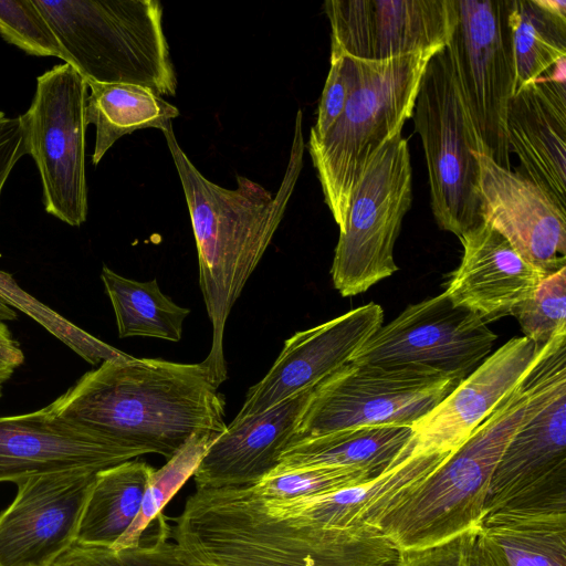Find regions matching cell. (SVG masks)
Instances as JSON below:
<instances>
[{
    "label": "cell",
    "instance_id": "cell-12",
    "mask_svg": "<svg viewBox=\"0 0 566 566\" xmlns=\"http://www.w3.org/2000/svg\"><path fill=\"white\" fill-rule=\"evenodd\" d=\"M458 384L451 378L349 361L312 389L287 448L346 428L411 427Z\"/></svg>",
    "mask_w": 566,
    "mask_h": 566
},
{
    "label": "cell",
    "instance_id": "cell-24",
    "mask_svg": "<svg viewBox=\"0 0 566 566\" xmlns=\"http://www.w3.org/2000/svg\"><path fill=\"white\" fill-rule=\"evenodd\" d=\"M412 434L410 426L401 424L336 430L287 448L270 474L308 468L345 467L366 471L376 478L412 454Z\"/></svg>",
    "mask_w": 566,
    "mask_h": 566
},
{
    "label": "cell",
    "instance_id": "cell-10",
    "mask_svg": "<svg viewBox=\"0 0 566 566\" xmlns=\"http://www.w3.org/2000/svg\"><path fill=\"white\" fill-rule=\"evenodd\" d=\"M86 80L70 64L36 78L29 109L20 115L23 140L39 170L44 209L78 227L87 217L85 174Z\"/></svg>",
    "mask_w": 566,
    "mask_h": 566
},
{
    "label": "cell",
    "instance_id": "cell-34",
    "mask_svg": "<svg viewBox=\"0 0 566 566\" xmlns=\"http://www.w3.org/2000/svg\"><path fill=\"white\" fill-rule=\"evenodd\" d=\"M397 566H507L481 525L442 543L400 552Z\"/></svg>",
    "mask_w": 566,
    "mask_h": 566
},
{
    "label": "cell",
    "instance_id": "cell-23",
    "mask_svg": "<svg viewBox=\"0 0 566 566\" xmlns=\"http://www.w3.org/2000/svg\"><path fill=\"white\" fill-rule=\"evenodd\" d=\"M454 451L412 453L376 478L325 494L293 500L258 497L276 516L324 526L378 527L382 517Z\"/></svg>",
    "mask_w": 566,
    "mask_h": 566
},
{
    "label": "cell",
    "instance_id": "cell-22",
    "mask_svg": "<svg viewBox=\"0 0 566 566\" xmlns=\"http://www.w3.org/2000/svg\"><path fill=\"white\" fill-rule=\"evenodd\" d=\"M313 388L227 424L192 475L196 490L247 488L269 475L289 447Z\"/></svg>",
    "mask_w": 566,
    "mask_h": 566
},
{
    "label": "cell",
    "instance_id": "cell-26",
    "mask_svg": "<svg viewBox=\"0 0 566 566\" xmlns=\"http://www.w3.org/2000/svg\"><path fill=\"white\" fill-rule=\"evenodd\" d=\"M480 525L507 566H566V504L500 510Z\"/></svg>",
    "mask_w": 566,
    "mask_h": 566
},
{
    "label": "cell",
    "instance_id": "cell-40",
    "mask_svg": "<svg viewBox=\"0 0 566 566\" xmlns=\"http://www.w3.org/2000/svg\"><path fill=\"white\" fill-rule=\"evenodd\" d=\"M17 317L15 312L3 298L0 297V322L11 321Z\"/></svg>",
    "mask_w": 566,
    "mask_h": 566
},
{
    "label": "cell",
    "instance_id": "cell-27",
    "mask_svg": "<svg viewBox=\"0 0 566 566\" xmlns=\"http://www.w3.org/2000/svg\"><path fill=\"white\" fill-rule=\"evenodd\" d=\"M86 125L95 126L92 164L96 166L109 148L123 136L137 129L172 126L179 109L151 90L123 83L86 81Z\"/></svg>",
    "mask_w": 566,
    "mask_h": 566
},
{
    "label": "cell",
    "instance_id": "cell-4",
    "mask_svg": "<svg viewBox=\"0 0 566 566\" xmlns=\"http://www.w3.org/2000/svg\"><path fill=\"white\" fill-rule=\"evenodd\" d=\"M527 375L440 468L382 517L378 527L400 551L436 545L481 524L494 469L528 412Z\"/></svg>",
    "mask_w": 566,
    "mask_h": 566
},
{
    "label": "cell",
    "instance_id": "cell-35",
    "mask_svg": "<svg viewBox=\"0 0 566 566\" xmlns=\"http://www.w3.org/2000/svg\"><path fill=\"white\" fill-rule=\"evenodd\" d=\"M0 297L9 305H14L25 311L38 322L45 325L51 333L60 337L93 365L102 360L129 359L133 357L77 328L63 317L56 315V313L52 311L46 313L45 311L49 308L45 306H36L35 308L30 301V295L21 291L11 275L2 271H0Z\"/></svg>",
    "mask_w": 566,
    "mask_h": 566
},
{
    "label": "cell",
    "instance_id": "cell-1",
    "mask_svg": "<svg viewBox=\"0 0 566 566\" xmlns=\"http://www.w3.org/2000/svg\"><path fill=\"white\" fill-rule=\"evenodd\" d=\"M224 405L201 363L132 357L103 361L48 406L135 458L168 460L195 432L222 433Z\"/></svg>",
    "mask_w": 566,
    "mask_h": 566
},
{
    "label": "cell",
    "instance_id": "cell-20",
    "mask_svg": "<svg viewBox=\"0 0 566 566\" xmlns=\"http://www.w3.org/2000/svg\"><path fill=\"white\" fill-rule=\"evenodd\" d=\"M542 77L518 88L506 115L514 170L552 195L566 208L565 60Z\"/></svg>",
    "mask_w": 566,
    "mask_h": 566
},
{
    "label": "cell",
    "instance_id": "cell-15",
    "mask_svg": "<svg viewBox=\"0 0 566 566\" xmlns=\"http://www.w3.org/2000/svg\"><path fill=\"white\" fill-rule=\"evenodd\" d=\"M96 472L67 470L15 483L14 500L0 513V566H53L69 552Z\"/></svg>",
    "mask_w": 566,
    "mask_h": 566
},
{
    "label": "cell",
    "instance_id": "cell-30",
    "mask_svg": "<svg viewBox=\"0 0 566 566\" xmlns=\"http://www.w3.org/2000/svg\"><path fill=\"white\" fill-rule=\"evenodd\" d=\"M221 433L212 430L195 432L148 481L143 502L135 521L115 543L112 549L135 547L153 522L164 514V509L176 493L193 475L201 459Z\"/></svg>",
    "mask_w": 566,
    "mask_h": 566
},
{
    "label": "cell",
    "instance_id": "cell-17",
    "mask_svg": "<svg viewBox=\"0 0 566 566\" xmlns=\"http://www.w3.org/2000/svg\"><path fill=\"white\" fill-rule=\"evenodd\" d=\"M475 156L482 220L545 276L566 268V208L515 170Z\"/></svg>",
    "mask_w": 566,
    "mask_h": 566
},
{
    "label": "cell",
    "instance_id": "cell-33",
    "mask_svg": "<svg viewBox=\"0 0 566 566\" xmlns=\"http://www.w3.org/2000/svg\"><path fill=\"white\" fill-rule=\"evenodd\" d=\"M511 315L518 321L524 337L539 347L566 334V268L546 276Z\"/></svg>",
    "mask_w": 566,
    "mask_h": 566
},
{
    "label": "cell",
    "instance_id": "cell-14",
    "mask_svg": "<svg viewBox=\"0 0 566 566\" xmlns=\"http://www.w3.org/2000/svg\"><path fill=\"white\" fill-rule=\"evenodd\" d=\"M331 55L365 61L433 53L447 46L457 0H328Z\"/></svg>",
    "mask_w": 566,
    "mask_h": 566
},
{
    "label": "cell",
    "instance_id": "cell-31",
    "mask_svg": "<svg viewBox=\"0 0 566 566\" xmlns=\"http://www.w3.org/2000/svg\"><path fill=\"white\" fill-rule=\"evenodd\" d=\"M135 547L112 549L74 545L55 566H205L171 537V526L164 514Z\"/></svg>",
    "mask_w": 566,
    "mask_h": 566
},
{
    "label": "cell",
    "instance_id": "cell-32",
    "mask_svg": "<svg viewBox=\"0 0 566 566\" xmlns=\"http://www.w3.org/2000/svg\"><path fill=\"white\" fill-rule=\"evenodd\" d=\"M370 479L369 473L359 469L322 467L270 474L247 488L263 500H293L338 491Z\"/></svg>",
    "mask_w": 566,
    "mask_h": 566
},
{
    "label": "cell",
    "instance_id": "cell-8",
    "mask_svg": "<svg viewBox=\"0 0 566 566\" xmlns=\"http://www.w3.org/2000/svg\"><path fill=\"white\" fill-rule=\"evenodd\" d=\"M411 117L424 150L433 217L460 238L483 220L478 143L447 48L429 60Z\"/></svg>",
    "mask_w": 566,
    "mask_h": 566
},
{
    "label": "cell",
    "instance_id": "cell-13",
    "mask_svg": "<svg viewBox=\"0 0 566 566\" xmlns=\"http://www.w3.org/2000/svg\"><path fill=\"white\" fill-rule=\"evenodd\" d=\"M496 338L488 323L455 306L443 292L381 325L350 361L460 382L490 355Z\"/></svg>",
    "mask_w": 566,
    "mask_h": 566
},
{
    "label": "cell",
    "instance_id": "cell-7",
    "mask_svg": "<svg viewBox=\"0 0 566 566\" xmlns=\"http://www.w3.org/2000/svg\"><path fill=\"white\" fill-rule=\"evenodd\" d=\"M527 380L528 412L494 469L484 516L566 504V334L541 348Z\"/></svg>",
    "mask_w": 566,
    "mask_h": 566
},
{
    "label": "cell",
    "instance_id": "cell-43",
    "mask_svg": "<svg viewBox=\"0 0 566 566\" xmlns=\"http://www.w3.org/2000/svg\"><path fill=\"white\" fill-rule=\"evenodd\" d=\"M53 566H55V565H53Z\"/></svg>",
    "mask_w": 566,
    "mask_h": 566
},
{
    "label": "cell",
    "instance_id": "cell-16",
    "mask_svg": "<svg viewBox=\"0 0 566 566\" xmlns=\"http://www.w3.org/2000/svg\"><path fill=\"white\" fill-rule=\"evenodd\" d=\"M382 322V307L371 302L295 333L266 375L248 390L233 420L261 413L315 387L348 364Z\"/></svg>",
    "mask_w": 566,
    "mask_h": 566
},
{
    "label": "cell",
    "instance_id": "cell-42",
    "mask_svg": "<svg viewBox=\"0 0 566 566\" xmlns=\"http://www.w3.org/2000/svg\"><path fill=\"white\" fill-rule=\"evenodd\" d=\"M4 117V113L0 111V119Z\"/></svg>",
    "mask_w": 566,
    "mask_h": 566
},
{
    "label": "cell",
    "instance_id": "cell-39",
    "mask_svg": "<svg viewBox=\"0 0 566 566\" xmlns=\"http://www.w3.org/2000/svg\"><path fill=\"white\" fill-rule=\"evenodd\" d=\"M24 355L3 322H0V380H8L23 363Z\"/></svg>",
    "mask_w": 566,
    "mask_h": 566
},
{
    "label": "cell",
    "instance_id": "cell-41",
    "mask_svg": "<svg viewBox=\"0 0 566 566\" xmlns=\"http://www.w3.org/2000/svg\"><path fill=\"white\" fill-rule=\"evenodd\" d=\"M2 384H3V381L0 380V397H1V391H2Z\"/></svg>",
    "mask_w": 566,
    "mask_h": 566
},
{
    "label": "cell",
    "instance_id": "cell-3",
    "mask_svg": "<svg viewBox=\"0 0 566 566\" xmlns=\"http://www.w3.org/2000/svg\"><path fill=\"white\" fill-rule=\"evenodd\" d=\"M171 537L205 566H397L371 525L324 526L271 514L248 488L196 490Z\"/></svg>",
    "mask_w": 566,
    "mask_h": 566
},
{
    "label": "cell",
    "instance_id": "cell-28",
    "mask_svg": "<svg viewBox=\"0 0 566 566\" xmlns=\"http://www.w3.org/2000/svg\"><path fill=\"white\" fill-rule=\"evenodd\" d=\"M515 92L566 56V1L510 0Z\"/></svg>",
    "mask_w": 566,
    "mask_h": 566
},
{
    "label": "cell",
    "instance_id": "cell-38",
    "mask_svg": "<svg viewBox=\"0 0 566 566\" xmlns=\"http://www.w3.org/2000/svg\"><path fill=\"white\" fill-rule=\"evenodd\" d=\"M27 154L20 117L0 119V196L20 158Z\"/></svg>",
    "mask_w": 566,
    "mask_h": 566
},
{
    "label": "cell",
    "instance_id": "cell-36",
    "mask_svg": "<svg viewBox=\"0 0 566 566\" xmlns=\"http://www.w3.org/2000/svg\"><path fill=\"white\" fill-rule=\"evenodd\" d=\"M0 35L27 54L63 60L60 42L34 0H0Z\"/></svg>",
    "mask_w": 566,
    "mask_h": 566
},
{
    "label": "cell",
    "instance_id": "cell-9",
    "mask_svg": "<svg viewBox=\"0 0 566 566\" xmlns=\"http://www.w3.org/2000/svg\"><path fill=\"white\" fill-rule=\"evenodd\" d=\"M411 201L410 153L400 133L374 155L353 193L331 268L342 296L364 293L398 270L394 247Z\"/></svg>",
    "mask_w": 566,
    "mask_h": 566
},
{
    "label": "cell",
    "instance_id": "cell-29",
    "mask_svg": "<svg viewBox=\"0 0 566 566\" xmlns=\"http://www.w3.org/2000/svg\"><path fill=\"white\" fill-rule=\"evenodd\" d=\"M101 279L111 300L118 336H146L179 342L190 310L165 295L156 279L147 282L124 277L106 265Z\"/></svg>",
    "mask_w": 566,
    "mask_h": 566
},
{
    "label": "cell",
    "instance_id": "cell-11",
    "mask_svg": "<svg viewBox=\"0 0 566 566\" xmlns=\"http://www.w3.org/2000/svg\"><path fill=\"white\" fill-rule=\"evenodd\" d=\"M509 3L457 0L458 21L446 46L478 153L505 169H512L506 115L515 93Z\"/></svg>",
    "mask_w": 566,
    "mask_h": 566
},
{
    "label": "cell",
    "instance_id": "cell-5",
    "mask_svg": "<svg viewBox=\"0 0 566 566\" xmlns=\"http://www.w3.org/2000/svg\"><path fill=\"white\" fill-rule=\"evenodd\" d=\"M63 51L86 81L175 95L177 78L157 0H34Z\"/></svg>",
    "mask_w": 566,
    "mask_h": 566
},
{
    "label": "cell",
    "instance_id": "cell-21",
    "mask_svg": "<svg viewBox=\"0 0 566 566\" xmlns=\"http://www.w3.org/2000/svg\"><path fill=\"white\" fill-rule=\"evenodd\" d=\"M459 240L463 255L450 273L444 293L455 306L476 314L485 323L511 315L546 277L484 221Z\"/></svg>",
    "mask_w": 566,
    "mask_h": 566
},
{
    "label": "cell",
    "instance_id": "cell-6",
    "mask_svg": "<svg viewBox=\"0 0 566 566\" xmlns=\"http://www.w3.org/2000/svg\"><path fill=\"white\" fill-rule=\"evenodd\" d=\"M433 55L419 53L378 62L357 59L356 83L342 115L323 138L308 140L325 203L339 231L368 163L412 116L421 77Z\"/></svg>",
    "mask_w": 566,
    "mask_h": 566
},
{
    "label": "cell",
    "instance_id": "cell-25",
    "mask_svg": "<svg viewBox=\"0 0 566 566\" xmlns=\"http://www.w3.org/2000/svg\"><path fill=\"white\" fill-rule=\"evenodd\" d=\"M154 471L148 463L133 459L96 472L75 545L113 547L138 515Z\"/></svg>",
    "mask_w": 566,
    "mask_h": 566
},
{
    "label": "cell",
    "instance_id": "cell-2",
    "mask_svg": "<svg viewBox=\"0 0 566 566\" xmlns=\"http://www.w3.org/2000/svg\"><path fill=\"white\" fill-rule=\"evenodd\" d=\"M178 172L197 245L199 284L212 325L210 352L201 365L216 387L228 378L223 337L227 319L270 245L303 167V113L295 116L290 156L275 193L238 176L235 189L207 179L178 144L172 126L163 132Z\"/></svg>",
    "mask_w": 566,
    "mask_h": 566
},
{
    "label": "cell",
    "instance_id": "cell-18",
    "mask_svg": "<svg viewBox=\"0 0 566 566\" xmlns=\"http://www.w3.org/2000/svg\"><path fill=\"white\" fill-rule=\"evenodd\" d=\"M541 348L521 336L511 338L489 355L411 426L412 453L457 450L525 378Z\"/></svg>",
    "mask_w": 566,
    "mask_h": 566
},
{
    "label": "cell",
    "instance_id": "cell-19",
    "mask_svg": "<svg viewBox=\"0 0 566 566\" xmlns=\"http://www.w3.org/2000/svg\"><path fill=\"white\" fill-rule=\"evenodd\" d=\"M133 459L132 453L59 418L49 406L0 417V482L76 469L99 471Z\"/></svg>",
    "mask_w": 566,
    "mask_h": 566
},
{
    "label": "cell",
    "instance_id": "cell-37",
    "mask_svg": "<svg viewBox=\"0 0 566 566\" xmlns=\"http://www.w3.org/2000/svg\"><path fill=\"white\" fill-rule=\"evenodd\" d=\"M358 70V60L347 55H331V67L321 95L315 125L311 128L308 140H318L325 136L342 115L354 90Z\"/></svg>",
    "mask_w": 566,
    "mask_h": 566
}]
</instances>
